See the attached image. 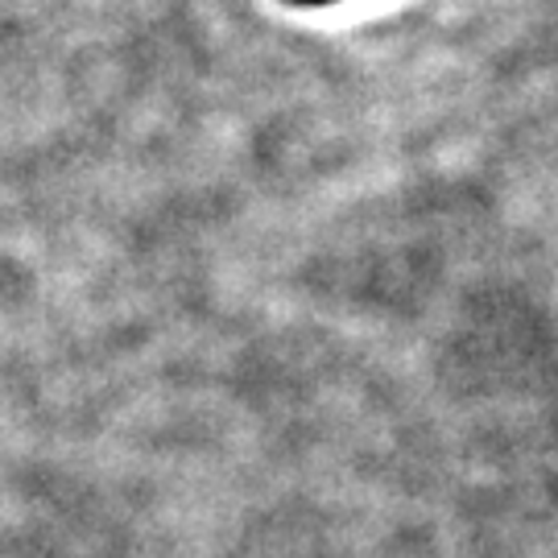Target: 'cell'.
Listing matches in <instances>:
<instances>
[{
    "label": "cell",
    "mask_w": 558,
    "mask_h": 558,
    "mask_svg": "<svg viewBox=\"0 0 558 558\" xmlns=\"http://www.w3.org/2000/svg\"><path fill=\"white\" fill-rule=\"evenodd\" d=\"M281 4H294V9H323V4H336V0H281Z\"/></svg>",
    "instance_id": "obj_1"
}]
</instances>
